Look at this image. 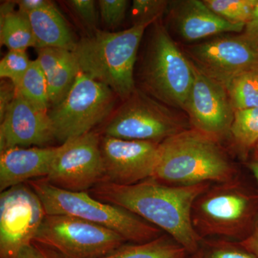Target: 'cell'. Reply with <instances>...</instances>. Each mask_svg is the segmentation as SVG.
<instances>
[{"instance_id":"cell-34","label":"cell","mask_w":258,"mask_h":258,"mask_svg":"<svg viewBox=\"0 0 258 258\" xmlns=\"http://www.w3.org/2000/svg\"><path fill=\"white\" fill-rule=\"evenodd\" d=\"M48 0H19L15 1L18 7V11L28 15L35 10L41 9L50 3Z\"/></svg>"},{"instance_id":"cell-6","label":"cell","mask_w":258,"mask_h":258,"mask_svg":"<svg viewBox=\"0 0 258 258\" xmlns=\"http://www.w3.org/2000/svg\"><path fill=\"white\" fill-rule=\"evenodd\" d=\"M232 181L206 190L191 210L194 228L202 240H244L258 217V196Z\"/></svg>"},{"instance_id":"cell-30","label":"cell","mask_w":258,"mask_h":258,"mask_svg":"<svg viewBox=\"0 0 258 258\" xmlns=\"http://www.w3.org/2000/svg\"><path fill=\"white\" fill-rule=\"evenodd\" d=\"M66 4L85 27L92 31L96 30L99 15L96 2L93 0H71L66 2Z\"/></svg>"},{"instance_id":"cell-14","label":"cell","mask_w":258,"mask_h":258,"mask_svg":"<svg viewBox=\"0 0 258 258\" xmlns=\"http://www.w3.org/2000/svg\"><path fill=\"white\" fill-rule=\"evenodd\" d=\"M160 143L125 140L103 136L101 150L105 181L132 185L154 176Z\"/></svg>"},{"instance_id":"cell-10","label":"cell","mask_w":258,"mask_h":258,"mask_svg":"<svg viewBox=\"0 0 258 258\" xmlns=\"http://www.w3.org/2000/svg\"><path fill=\"white\" fill-rule=\"evenodd\" d=\"M46 216L37 194L23 184L0 195V257L18 258L20 251L33 242Z\"/></svg>"},{"instance_id":"cell-19","label":"cell","mask_w":258,"mask_h":258,"mask_svg":"<svg viewBox=\"0 0 258 258\" xmlns=\"http://www.w3.org/2000/svg\"><path fill=\"white\" fill-rule=\"evenodd\" d=\"M184 247L164 236L144 242L124 244L103 258H186Z\"/></svg>"},{"instance_id":"cell-20","label":"cell","mask_w":258,"mask_h":258,"mask_svg":"<svg viewBox=\"0 0 258 258\" xmlns=\"http://www.w3.org/2000/svg\"><path fill=\"white\" fill-rule=\"evenodd\" d=\"M0 19L2 45L9 50H26L31 47L36 48V41L27 15L15 10Z\"/></svg>"},{"instance_id":"cell-25","label":"cell","mask_w":258,"mask_h":258,"mask_svg":"<svg viewBox=\"0 0 258 258\" xmlns=\"http://www.w3.org/2000/svg\"><path fill=\"white\" fill-rule=\"evenodd\" d=\"M220 18L232 23L245 25L252 15L257 0H203Z\"/></svg>"},{"instance_id":"cell-36","label":"cell","mask_w":258,"mask_h":258,"mask_svg":"<svg viewBox=\"0 0 258 258\" xmlns=\"http://www.w3.org/2000/svg\"><path fill=\"white\" fill-rule=\"evenodd\" d=\"M249 168L252 171L258 184V159H254L249 164Z\"/></svg>"},{"instance_id":"cell-27","label":"cell","mask_w":258,"mask_h":258,"mask_svg":"<svg viewBox=\"0 0 258 258\" xmlns=\"http://www.w3.org/2000/svg\"><path fill=\"white\" fill-rule=\"evenodd\" d=\"M170 1L166 0H134L132 7L134 25H152L160 20L167 11Z\"/></svg>"},{"instance_id":"cell-1","label":"cell","mask_w":258,"mask_h":258,"mask_svg":"<svg viewBox=\"0 0 258 258\" xmlns=\"http://www.w3.org/2000/svg\"><path fill=\"white\" fill-rule=\"evenodd\" d=\"M209 186V183L174 186L151 178L132 185L102 181L90 190V195L124 208L165 231L188 254H192L203 240L194 228L191 210L195 200Z\"/></svg>"},{"instance_id":"cell-35","label":"cell","mask_w":258,"mask_h":258,"mask_svg":"<svg viewBox=\"0 0 258 258\" xmlns=\"http://www.w3.org/2000/svg\"><path fill=\"white\" fill-rule=\"evenodd\" d=\"M240 243L254 257L258 258V217L252 232Z\"/></svg>"},{"instance_id":"cell-31","label":"cell","mask_w":258,"mask_h":258,"mask_svg":"<svg viewBox=\"0 0 258 258\" xmlns=\"http://www.w3.org/2000/svg\"><path fill=\"white\" fill-rule=\"evenodd\" d=\"M18 258H64L57 251L47 247L46 246L32 242L31 244L24 247Z\"/></svg>"},{"instance_id":"cell-8","label":"cell","mask_w":258,"mask_h":258,"mask_svg":"<svg viewBox=\"0 0 258 258\" xmlns=\"http://www.w3.org/2000/svg\"><path fill=\"white\" fill-rule=\"evenodd\" d=\"M118 97L108 86L80 72L66 97L47 113L61 144L93 132L114 111Z\"/></svg>"},{"instance_id":"cell-4","label":"cell","mask_w":258,"mask_h":258,"mask_svg":"<svg viewBox=\"0 0 258 258\" xmlns=\"http://www.w3.org/2000/svg\"><path fill=\"white\" fill-rule=\"evenodd\" d=\"M41 200L46 215L79 217L115 231L126 242L144 243L161 236V230L124 208L100 201L86 191H68L45 178L29 181Z\"/></svg>"},{"instance_id":"cell-21","label":"cell","mask_w":258,"mask_h":258,"mask_svg":"<svg viewBox=\"0 0 258 258\" xmlns=\"http://www.w3.org/2000/svg\"><path fill=\"white\" fill-rule=\"evenodd\" d=\"M15 86L17 91L34 106L41 111H49L48 85L36 60H32L28 71Z\"/></svg>"},{"instance_id":"cell-37","label":"cell","mask_w":258,"mask_h":258,"mask_svg":"<svg viewBox=\"0 0 258 258\" xmlns=\"http://www.w3.org/2000/svg\"><path fill=\"white\" fill-rule=\"evenodd\" d=\"M254 155H255V159H258V144H257V146H256L255 148H254Z\"/></svg>"},{"instance_id":"cell-2","label":"cell","mask_w":258,"mask_h":258,"mask_svg":"<svg viewBox=\"0 0 258 258\" xmlns=\"http://www.w3.org/2000/svg\"><path fill=\"white\" fill-rule=\"evenodd\" d=\"M234 169L219 141L189 128L160 143L153 179L174 186L230 182Z\"/></svg>"},{"instance_id":"cell-15","label":"cell","mask_w":258,"mask_h":258,"mask_svg":"<svg viewBox=\"0 0 258 258\" xmlns=\"http://www.w3.org/2000/svg\"><path fill=\"white\" fill-rule=\"evenodd\" d=\"M47 112L34 106L17 91L0 125V152L14 147H42L55 140Z\"/></svg>"},{"instance_id":"cell-28","label":"cell","mask_w":258,"mask_h":258,"mask_svg":"<svg viewBox=\"0 0 258 258\" xmlns=\"http://www.w3.org/2000/svg\"><path fill=\"white\" fill-rule=\"evenodd\" d=\"M31 62L26 50H9L0 61V77L9 80L16 86L28 71Z\"/></svg>"},{"instance_id":"cell-5","label":"cell","mask_w":258,"mask_h":258,"mask_svg":"<svg viewBox=\"0 0 258 258\" xmlns=\"http://www.w3.org/2000/svg\"><path fill=\"white\" fill-rule=\"evenodd\" d=\"M152 26L141 68V89L166 106L184 111L193 82L191 61L160 20Z\"/></svg>"},{"instance_id":"cell-17","label":"cell","mask_w":258,"mask_h":258,"mask_svg":"<svg viewBox=\"0 0 258 258\" xmlns=\"http://www.w3.org/2000/svg\"><path fill=\"white\" fill-rule=\"evenodd\" d=\"M62 144L53 147H14L0 155V191L46 178Z\"/></svg>"},{"instance_id":"cell-24","label":"cell","mask_w":258,"mask_h":258,"mask_svg":"<svg viewBox=\"0 0 258 258\" xmlns=\"http://www.w3.org/2000/svg\"><path fill=\"white\" fill-rule=\"evenodd\" d=\"M226 89L235 111L258 108V71L237 76Z\"/></svg>"},{"instance_id":"cell-33","label":"cell","mask_w":258,"mask_h":258,"mask_svg":"<svg viewBox=\"0 0 258 258\" xmlns=\"http://www.w3.org/2000/svg\"><path fill=\"white\" fill-rule=\"evenodd\" d=\"M240 34L246 40L258 47V0L250 19L244 25L243 31Z\"/></svg>"},{"instance_id":"cell-16","label":"cell","mask_w":258,"mask_h":258,"mask_svg":"<svg viewBox=\"0 0 258 258\" xmlns=\"http://www.w3.org/2000/svg\"><path fill=\"white\" fill-rule=\"evenodd\" d=\"M180 36L186 41H197L225 32L242 33L244 25L220 18L200 0L170 1L167 10Z\"/></svg>"},{"instance_id":"cell-22","label":"cell","mask_w":258,"mask_h":258,"mask_svg":"<svg viewBox=\"0 0 258 258\" xmlns=\"http://www.w3.org/2000/svg\"><path fill=\"white\" fill-rule=\"evenodd\" d=\"M230 134L244 157L254 150L258 144V108L235 111Z\"/></svg>"},{"instance_id":"cell-7","label":"cell","mask_w":258,"mask_h":258,"mask_svg":"<svg viewBox=\"0 0 258 258\" xmlns=\"http://www.w3.org/2000/svg\"><path fill=\"white\" fill-rule=\"evenodd\" d=\"M107 121L104 136L161 143L190 128L189 118L137 88Z\"/></svg>"},{"instance_id":"cell-32","label":"cell","mask_w":258,"mask_h":258,"mask_svg":"<svg viewBox=\"0 0 258 258\" xmlns=\"http://www.w3.org/2000/svg\"><path fill=\"white\" fill-rule=\"evenodd\" d=\"M17 89L11 81H3L0 86V120H3L5 114L14 101Z\"/></svg>"},{"instance_id":"cell-13","label":"cell","mask_w":258,"mask_h":258,"mask_svg":"<svg viewBox=\"0 0 258 258\" xmlns=\"http://www.w3.org/2000/svg\"><path fill=\"white\" fill-rule=\"evenodd\" d=\"M191 66L193 82L184 112L191 128L220 141L230 134L235 110L225 86L204 74L192 62Z\"/></svg>"},{"instance_id":"cell-18","label":"cell","mask_w":258,"mask_h":258,"mask_svg":"<svg viewBox=\"0 0 258 258\" xmlns=\"http://www.w3.org/2000/svg\"><path fill=\"white\" fill-rule=\"evenodd\" d=\"M35 41L37 49L57 47L73 51L77 41L66 19L52 2L41 9L27 15Z\"/></svg>"},{"instance_id":"cell-12","label":"cell","mask_w":258,"mask_h":258,"mask_svg":"<svg viewBox=\"0 0 258 258\" xmlns=\"http://www.w3.org/2000/svg\"><path fill=\"white\" fill-rule=\"evenodd\" d=\"M185 51L202 73L225 88L237 76L258 71V47L241 34L213 38Z\"/></svg>"},{"instance_id":"cell-11","label":"cell","mask_w":258,"mask_h":258,"mask_svg":"<svg viewBox=\"0 0 258 258\" xmlns=\"http://www.w3.org/2000/svg\"><path fill=\"white\" fill-rule=\"evenodd\" d=\"M101 137L95 132L62 144L46 178L60 189L83 192L105 181Z\"/></svg>"},{"instance_id":"cell-26","label":"cell","mask_w":258,"mask_h":258,"mask_svg":"<svg viewBox=\"0 0 258 258\" xmlns=\"http://www.w3.org/2000/svg\"><path fill=\"white\" fill-rule=\"evenodd\" d=\"M191 258H256L239 242L203 240Z\"/></svg>"},{"instance_id":"cell-23","label":"cell","mask_w":258,"mask_h":258,"mask_svg":"<svg viewBox=\"0 0 258 258\" xmlns=\"http://www.w3.org/2000/svg\"><path fill=\"white\" fill-rule=\"evenodd\" d=\"M80 73L72 51L68 50L63 58L47 80L50 107L60 103L69 92Z\"/></svg>"},{"instance_id":"cell-29","label":"cell","mask_w":258,"mask_h":258,"mask_svg":"<svg viewBox=\"0 0 258 258\" xmlns=\"http://www.w3.org/2000/svg\"><path fill=\"white\" fill-rule=\"evenodd\" d=\"M98 5L102 22L108 28H116L123 23L128 8V1L99 0Z\"/></svg>"},{"instance_id":"cell-3","label":"cell","mask_w":258,"mask_h":258,"mask_svg":"<svg viewBox=\"0 0 258 258\" xmlns=\"http://www.w3.org/2000/svg\"><path fill=\"white\" fill-rule=\"evenodd\" d=\"M150 25H134L119 32L93 30L72 51L80 72L108 86L122 101L137 88L134 68L139 45Z\"/></svg>"},{"instance_id":"cell-9","label":"cell","mask_w":258,"mask_h":258,"mask_svg":"<svg viewBox=\"0 0 258 258\" xmlns=\"http://www.w3.org/2000/svg\"><path fill=\"white\" fill-rule=\"evenodd\" d=\"M33 242L64 258H103L127 242L111 229L64 215H46Z\"/></svg>"}]
</instances>
